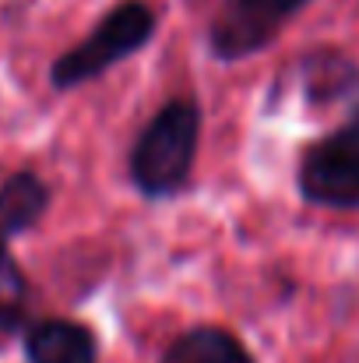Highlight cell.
I'll return each mask as SVG.
<instances>
[{"label": "cell", "mask_w": 359, "mask_h": 363, "mask_svg": "<svg viewBox=\"0 0 359 363\" xmlns=\"http://www.w3.org/2000/svg\"><path fill=\"white\" fill-rule=\"evenodd\" d=\"M303 71L307 74V96L314 103H324V99H335L342 92H349V85L359 78V71L338 53H314V57H303Z\"/></svg>", "instance_id": "cell-9"}, {"label": "cell", "mask_w": 359, "mask_h": 363, "mask_svg": "<svg viewBox=\"0 0 359 363\" xmlns=\"http://www.w3.org/2000/svg\"><path fill=\"white\" fill-rule=\"evenodd\" d=\"M28 363H99V339L89 325L71 318H39L21 339Z\"/></svg>", "instance_id": "cell-5"}, {"label": "cell", "mask_w": 359, "mask_h": 363, "mask_svg": "<svg viewBox=\"0 0 359 363\" xmlns=\"http://www.w3.org/2000/svg\"><path fill=\"white\" fill-rule=\"evenodd\" d=\"M28 279L14 261L11 247H0V332H25L28 328Z\"/></svg>", "instance_id": "cell-8"}, {"label": "cell", "mask_w": 359, "mask_h": 363, "mask_svg": "<svg viewBox=\"0 0 359 363\" xmlns=\"http://www.w3.org/2000/svg\"><path fill=\"white\" fill-rule=\"evenodd\" d=\"M155 28H159V14L144 0H120L113 11H106L92 25V32L81 43H74L71 50H64L53 60L50 85L57 92H71V89H81V85L103 78L127 57L144 50L152 43Z\"/></svg>", "instance_id": "cell-2"}, {"label": "cell", "mask_w": 359, "mask_h": 363, "mask_svg": "<svg viewBox=\"0 0 359 363\" xmlns=\"http://www.w3.org/2000/svg\"><path fill=\"white\" fill-rule=\"evenodd\" d=\"M46 212H50V184L32 169L11 173L0 184V247H11V240L35 230Z\"/></svg>", "instance_id": "cell-6"}, {"label": "cell", "mask_w": 359, "mask_h": 363, "mask_svg": "<svg viewBox=\"0 0 359 363\" xmlns=\"http://www.w3.org/2000/svg\"><path fill=\"white\" fill-rule=\"evenodd\" d=\"M159 363H257L229 328L198 325L173 339Z\"/></svg>", "instance_id": "cell-7"}, {"label": "cell", "mask_w": 359, "mask_h": 363, "mask_svg": "<svg viewBox=\"0 0 359 363\" xmlns=\"http://www.w3.org/2000/svg\"><path fill=\"white\" fill-rule=\"evenodd\" d=\"M296 191L314 208H359V110L303 148L296 162Z\"/></svg>", "instance_id": "cell-3"}, {"label": "cell", "mask_w": 359, "mask_h": 363, "mask_svg": "<svg viewBox=\"0 0 359 363\" xmlns=\"http://www.w3.org/2000/svg\"><path fill=\"white\" fill-rule=\"evenodd\" d=\"M201 145V103L176 96L155 110L130 145L127 173L141 198L169 201L187 191Z\"/></svg>", "instance_id": "cell-1"}, {"label": "cell", "mask_w": 359, "mask_h": 363, "mask_svg": "<svg viewBox=\"0 0 359 363\" xmlns=\"http://www.w3.org/2000/svg\"><path fill=\"white\" fill-rule=\"evenodd\" d=\"M310 0H226L208 28V50L219 64L261 53Z\"/></svg>", "instance_id": "cell-4"}]
</instances>
